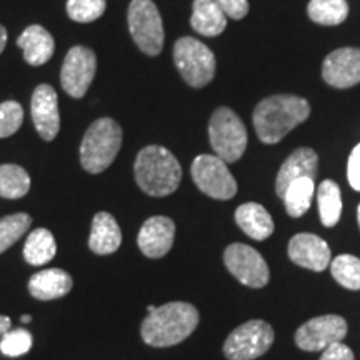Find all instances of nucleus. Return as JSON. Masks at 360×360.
I'll return each mask as SVG.
<instances>
[{"instance_id": "nucleus-25", "label": "nucleus", "mask_w": 360, "mask_h": 360, "mask_svg": "<svg viewBox=\"0 0 360 360\" xmlns=\"http://www.w3.org/2000/svg\"><path fill=\"white\" fill-rule=\"evenodd\" d=\"M319 215L326 227H334L339 224L342 215V193L340 187L334 180H323L317 191Z\"/></svg>"}, {"instance_id": "nucleus-7", "label": "nucleus", "mask_w": 360, "mask_h": 360, "mask_svg": "<svg viewBox=\"0 0 360 360\" xmlns=\"http://www.w3.org/2000/svg\"><path fill=\"white\" fill-rule=\"evenodd\" d=\"M129 30L134 42L147 56H159L164 49V25L152 0H132L129 6Z\"/></svg>"}, {"instance_id": "nucleus-40", "label": "nucleus", "mask_w": 360, "mask_h": 360, "mask_svg": "<svg viewBox=\"0 0 360 360\" xmlns=\"http://www.w3.org/2000/svg\"><path fill=\"white\" fill-rule=\"evenodd\" d=\"M357 220H359V225H360V205H359V209H357Z\"/></svg>"}, {"instance_id": "nucleus-23", "label": "nucleus", "mask_w": 360, "mask_h": 360, "mask_svg": "<svg viewBox=\"0 0 360 360\" xmlns=\"http://www.w3.org/2000/svg\"><path fill=\"white\" fill-rule=\"evenodd\" d=\"M57 245L56 238H53L52 232L47 229H35L27 237L24 245V259L27 264L35 265H45L56 257Z\"/></svg>"}, {"instance_id": "nucleus-19", "label": "nucleus", "mask_w": 360, "mask_h": 360, "mask_svg": "<svg viewBox=\"0 0 360 360\" xmlns=\"http://www.w3.org/2000/svg\"><path fill=\"white\" fill-rule=\"evenodd\" d=\"M122 244V232L114 215L109 212H98L92 220L89 247L98 255H110L119 250Z\"/></svg>"}, {"instance_id": "nucleus-33", "label": "nucleus", "mask_w": 360, "mask_h": 360, "mask_svg": "<svg viewBox=\"0 0 360 360\" xmlns=\"http://www.w3.org/2000/svg\"><path fill=\"white\" fill-rule=\"evenodd\" d=\"M222 12L233 20H240L249 13V0H214Z\"/></svg>"}, {"instance_id": "nucleus-2", "label": "nucleus", "mask_w": 360, "mask_h": 360, "mask_svg": "<svg viewBox=\"0 0 360 360\" xmlns=\"http://www.w3.org/2000/svg\"><path fill=\"white\" fill-rule=\"evenodd\" d=\"M310 115L309 102L297 96H272L264 98L252 114L257 137L264 143L281 142L290 130L304 124Z\"/></svg>"}, {"instance_id": "nucleus-30", "label": "nucleus", "mask_w": 360, "mask_h": 360, "mask_svg": "<svg viewBox=\"0 0 360 360\" xmlns=\"http://www.w3.org/2000/svg\"><path fill=\"white\" fill-rule=\"evenodd\" d=\"M105 0H67V13L74 22L90 24L105 12Z\"/></svg>"}, {"instance_id": "nucleus-15", "label": "nucleus", "mask_w": 360, "mask_h": 360, "mask_svg": "<svg viewBox=\"0 0 360 360\" xmlns=\"http://www.w3.org/2000/svg\"><path fill=\"white\" fill-rule=\"evenodd\" d=\"M175 224L164 215L147 219L137 236L139 249L148 259H160L167 255L174 245Z\"/></svg>"}, {"instance_id": "nucleus-13", "label": "nucleus", "mask_w": 360, "mask_h": 360, "mask_svg": "<svg viewBox=\"0 0 360 360\" xmlns=\"http://www.w3.org/2000/svg\"><path fill=\"white\" fill-rule=\"evenodd\" d=\"M322 77L335 89H349L360 84V49H337L326 57Z\"/></svg>"}, {"instance_id": "nucleus-34", "label": "nucleus", "mask_w": 360, "mask_h": 360, "mask_svg": "<svg viewBox=\"0 0 360 360\" xmlns=\"http://www.w3.org/2000/svg\"><path fill=\"white\" fill-rule=\"evenodd\" d=\"M347 179L354 191L360 192V143L354 147L347 164Z\"/></svg>"}, {"instance_id": "nucleus-22", "label": "nucleus", "mask_w": 360, "mask_h": 360, "mask_svg": "<svg viewBox=\"0 0 360 360\" xmlns=\"http://www.w3.org/2000/svg\"><path fill=\"white\" fill-rule=\"evenodd\" d=\"M191 25L204 37H217L227 27V15L214 0H193Z\"/></svg>"}, {"instance_id": "nucleus-20", "label": "nucleus", "mask_w": 360, "mask_h": 360, "mask_svg": "<svg viewBox=\"0 0 360 360\" xmlns=\"http://www.w3.org/2000/svg\"><path fill=\"white\" fill-rule=\"evenodd\" d=\"M74 281L65 270L45 269L34 274L29 281V292L39 300H56L67 295Z\"/></svg>"}, {"instance_id": "nucleus-29", "label": "nucleus", "mask_w": 360, "mask_h": 360, "mask_svg": "<svg viewBox=\"0 0 360 360\" xmlns=\"http://www.w3.org/2000/svg\"><path fill=\"white\" fill-rule=\"evenodd\" d=\"M30 224H32V219L24 212L0 219V254H4L8 247H12L19 240L29 231Z\"/></svg>"}, {"instance_id": "nucleus-4", "label": "nucleus", "mask_w": 360, "mask_h": 360, "mask_svg": "<svg viewBox=\"0 0 360 360\" xmlns=\"http://www.w3.org/2000/svg\"><path fill=\"white\" fill-rule=\"evenodd\" d=\"M122 147V129L114 119L103 117L85 132L80 146V164L89 174H101L110 167Z\"/></svg>"}, {"instance_id": "nucleus-37", "label": "nucleus", "mask_w": 360, "mask_h": 360, "mask_svg": "<svg viewBox=\"0 0 360 360\" xmlns=\"http://www.w3.org/2000/svg\"><path fill=\"white\" fill-rule=\"evenodd\" d=\"M6 45H7V30H6V27L0 25V53L4 52Z\"/></svg>"}, {"instance_id": "nucleus-14", "label": "nucleus", "mask_w": 360, "mask_h": 360, "mask_svg": "<svg viewBox=\"0 0 360 360\" xmlns=\"http://www.w3.org/2000/svg\"><path fill=\"white\" fill-rule=\"evenodd\" d=\"M30 114L40 137L47 142L53 141L60 130V114H58L57 92L49 84H40L34 90Z\"/></svg>"}, {"instance_id": "nucleus-17", "label": "nucleus", "mask_w": 360, "mask_h": 360, "mask_svg": "<svg viewBox=\"0 0 360 360\" xmlns=\"http://www.w3.org/2000/svg\"><path fill=\"white\" fill-rule=\"evenodd\" d=\"M319 170V157L315 154V150L309 147L297 148V150L292 152L289 159L282 164L281 170L277 174L276 180V192L277 195L283 197L287 187L294 182L295 179L300 177H310L315 180V175H317Z\"/></svg>"}, {"instance_id": "nucleus-21", "label": "nucleus", "mask_w": 360, "mask_h": 360, "mask_svg": "<svg viewBox=\"0 0 360 360\" xmlns=\"http://www.w3.org/2000/svg\"><path fill=\"white\" fill-rule=\"evenodd\" d=\"M236 222L247 236L259 242L269 238L276 231V224L267 209L255 202H247L238 207L236 210Z\"/></svg>"}, {"instance_id": "nucleus-5", "label": "nucleus", "mask_w": 360, "mask_h": 360, "mask_svg": "<svg viewBox=\"0 0 360 360\" xmlns=\"http://www.w3.org/2000/svg\"><path fill=\"white\" fill-rule=\"evenodd\" d=\"M209 139L214 155L225 164H233L244 155L247 148V130L238 115L229 107H220L210 117Z\"/></svg>"}, {"instance_id": "nucleus-6", "label": "nucleus", "mask_w": 360, "mask_h": 360, "mask_svg": "<svg viewBox=\"0 0 360 360\" xmlns=\"http://www.w3.org/2000/svg\"><path fill=\"white\" fill-rule=\"evenodd\" d=\"M174 62L182 79L191 87L200 89L212 82L215 75L214 52L193 37H182L174 45Z\"/></svg>"}, {"instance_id": "nucleus-26", "label": "nucleus", "mask_w": 360, "mask_h": 360, "mask_svg": "<svg viewBox=\"0 0 360 360\" xmlns=\"http://www.w3.org/2000/svg\"><path fill=\"white\" fill-rule=\"evenodd\" d=\"M30 191V177L15 164L0 165V197L4 199H22Z\"/></svg>"}, {"instance_id": "nucleus-32", "label": "nucleus", "mask_w": 360, "mask_h": 360, "mask_svg": "<svg viewBox=\"0 0 360 360\" xmlns=\"http://www.w3.org/2000/svg\"><path fill=\"white\" fill-rule=\"evenodd\" d=\"M24 120L22 105L15 101H7L0 103V139L11 137L20 129Z\"/></svg>"}, {"instance_id": "nucleus-10", "label": "nucleus", "mask_w": 360, "mask_h": 360, "mask_svg": "<svg viewBox=\"0 0 360 360\" xmlns=\"http://www.w3.org/2000/svg\"><path fill=\"white\" fill-rule=\"evenodd\" d=\"M347 337V321L340 315H321L302 323L295 332L297 347L307 352H321Z\"/></svg>"}, {"instance_id": "nucleus-35", "label": "nucleus", "mask_w": 360, "mask_h": 360, "mask_svg": "<svg viewBox=\"0 0 360 360\" xmlns=\"http://www.w3.org/2000/svg\"><path fill=\"white\" fill-rule=\"evenodd\" d=\"M319 360H355V357L350 347L339 342V344H334L326 350H322V355Z\"/></svg>"}, {"instance_id": "nucleus-36", "label": "nucleus", "mask_w": 360, "mask_h": 360, "mask_svg": "<svg viewBox=\"0 0 360 360\" xmlns=\"http://www.w3.org/2000/svg\"><path fill=\"white\" fill-rule=\"evenodd\" d=\"M12 321L7 317V315H0V335H4L6 332L11 330Z\"/></svg>"}, {"instance_id": "nucleus-39", "label": "nucleus", "mask_w": 360, "mask_h": 360, "mask_svg": "<svg viewBox=\"0 0 360 360\" xmlns=\"http://www.w3.org/2000/svg\"><path fill=\"white\" fill-rule=\"evenodd\" d=\"M154 310H155V305H148V307H147V314L154 312Z\"/></svg>"}, {"instance_id": "nucleus-16", "label": "nucleus", "mask_w": 360, "mask_h": 360, "mask_svg": "<svg viewBox=\"0 0 360 360\" xmlns=\"http://www.w3.org/2000/svg\"><path fill=\"white\" fill-rule=\"evenodd\" d=\"M287 254L292 262L314 272H322L332 262L327 242L314 233H297L292 237Z\"/></svg>"}, {"instance_id": "nucleus-38", "label": "nucleus", "mask_w": 360, "mask_h": 360, "mask_svg": "<svg viewBox=\"0 0 360 360\" xmlns=\"http://www.w3.org/2000/svg\"><path fill=\"white\" fill-rule=\"evenodd\" d=\"M20 322H24V323H30V322H32V317H30V315H22V317H20Z\"/></svg>"}, {"instance_id": "nucleus-9", "label": "nucleus", "mask_w": 360, "mask_h": 360, "mask_svg": "<svg viewBox=\"0 0 360 360\" xmlns=\"http://www.w3.org/2000/svg\"><path fill=\"white\" fill-rule=\"evenodd\" d=\"M191 174L195 186L205 195L217 200H229L237 193V182L227 164L217 155H199L192 162Z\"/></svg>"}, {"instance_id": "nucleus-28", "label": "nucleus", "mask_w": 360, "mask_h": 360, "mask_svg": "<svg viewBox=\"0 0 360 360\" xmlns=\"http://www.w3.org/2000/svg\"><path fill=\"white\" fill-rule=\"evenodd\" d=\"M332 277L349 290H360V259L350 254H342L332 260Z\"/></svg>"}, {"instance_id": "nucleus-24", "label": "nucleus", "mask_w": 360, "mask_h": 360, "mask_svg": "<svg viewBox=\"0 0 360 360\" xmlns=\"http://www.w3.org/2000/svg\"><path fill=\"white\" fill-rule=\"evenodd\" d=\"M315 192V182L310 177H300L295 179L294 182L287 187L285 193H283V204H285V210L290 217H302V215L310 209L312 204V197Z\"/></svg>"}, {"instance_id": "nucleus-3", "label": "nucleus", "mask_w": 360, "mask_h": 360, "mask_svg": "<svg viewBox=\"0 0 360 360\" xmlns=\"http://www.w3.org/2000/svg\"><path fill=\"white\" fill-rule=\"evenodd\" d=\"M137 186L147 195L165 197L177 191L182 167L172 152L160 146H148L139 152L134 165Z\"/></svg>"}, {"instance_id": "nucleus-18", "label": "nucleus", "mask_w": 360, "mask_h": 360, "mask_svg": "<svg viewBox=\"0 0 360 360\" xmlns=\"http://www.w3.org/2000/svg\"><path fill=\"white\" fill-rule=\"evenodd\" d=\"M17 45L24 52V58L29 65L39 67L49 62L56 51V42L47 29L42 25L27 27L20 37L17 39Z\"/></svg>"}, {"instance_id": "nucleus-31", "label": "nucleus", "mask_w": 360, "mask_h": 360, "mask_svg": "<svg viewBox=\"0 0 360 360\" xmlns=\"http://www.w3.org/2000/svg\"><path fill=\"white\" fill-rule=\"evenodd\" d=\"M32 334L25 328H13L2 335L0 340V352L7 357H20L32 347Z\"/></svg>"}, {"instance_id": "nucleus-1", "label": "nucleus", "mask_w": 360, "mask_h": 360, "mask_svg": "<svg viewBox=\"0 0 360 360\" xmlns=\"http://www.w3.org/2000/svg\"><path fill=\"white\" fill-rule=\"evenodd\" d=\"M199 310L188 302H169L147 314L141 327L142 340L150 347H172L186 340L199 326Z\"/></svg>"}, {"instance_id": "nucleus-27", "label": "nucleus", "mask_w": 360, "mask_h": 360, "mask_svg": "<svg viewBox=\"0 0 360 360\" xmlns=\"http://www.w3.org/2000/svg\"><path fill=\"white\" fill-rule=\"evenodd\" d=\"M309 17L315 24L340 25L349 15L347 0H310Z\"/></svg>"}, {"instance_id": "nucleus-12", "label": "nucleus", "mask_w": 360, "mask_h": 360, "mask_svg": "<svg viewBox=\"0 0 360 360\" xmlns=\"http://www.w3.org/2000/svg\"><path fill=\"white\" fill-rule=\"evenodd\" d=\"M97 57L84 45H75L67 52L60 70L62 89L74 98H82L96 77Z\"/></svg>"}, {"instance_id": "nucleus-8", "label": "nucleus", "mask_w": 360, "mask_h": 360, "mask_svg": "<svg viewBox=\"0 0 360 360\" xmlns=\"http://www.w3.org/2000/svg\"><path fill=\"white\" fill-rule=\"evenodd\" d=\"M274 328L260 319L238 326L224 342V355L229 360H254L262 357L272 347Z\"/></svg>"}, {"instance_id": "nucleus-11", "label": "nucleus", "mask_w": 360, "mask_h": 360, "mask_svg": "<svg viewBox=\"0 0 360 360\" xmlns=\"http://www.w3.org/2000/svg\"><path fill=\"white\" fill-rule=\"evenodd\" d=\"M224 264L229 272L252 289H262L269 283V265L257 250L245 244H231L224 252Z\"/></svg>"}]
</instances>
